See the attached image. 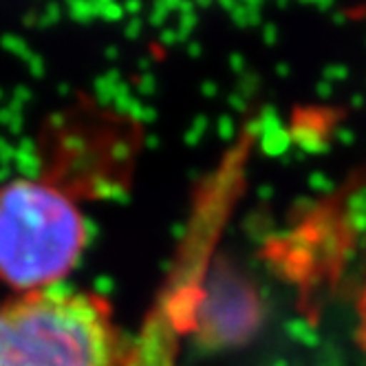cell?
<instances>
[{
  "label": "cell",
  "mask_w": 366,
  "mask_h": 366,
  "mask_svg": "<svg viewBox=\"0 0 366 366\" xmlns=\"http://www.w3.org/2000/svg\"><path fill=\"white\" fill-rule=\"evenodd\" d=\"M124 337L109 300L51 287L0 300V366H124Z\"/></svg>",
  "instance_id": "obj_1"
},
{
  "label": "cell",
  "mask_w": 366,
  "mask_h": 366,
  "mask_svg": "<svg viewBox=\"0 0 366 366\" xmlns=\"http://www.w3.org/2000/svg\"><path fill=\"white\" fill-rule=\"evenodd\" d=\"M249 148V139L234 148L199 194L174 265L137 333L128 337L124 366H183V340L203 298L210 258L221 239L232 201L237 199L239 181H243V164Z\"/></svg>",
  "instance_id": "obj_2"
},
{
  "label": "cell",
  "mask_w": 366,
  "mask_h": 366,
  "mask_svg": "<svg viewBox=\"0 0 366 366\" xmlns=\"http://www.w3.org/2000/svg\"><path fill=\"white\" fill-rule=\"evenodd\" d=\"M86 237L82 212L54 183L14 179L0 186V282L16 294L60 287Z\"/></svg>",
  "instance_id": "obj_3"
},
{
  "label": "cell",
  "mask_w": 366,
  "mask_h": 366,
  "mask_svg": "<svg viewBox=\"0 0 366 366\" xmlns=\"http://www.w3.org/2000/svg\"><path fill=\"white\" fill-rule=\"evenodd\" d=\"M357 340H360V347L366 353V285L357 300Z\"/></svg>",
  "instance_id": "obj_4"
}]
</instances>
